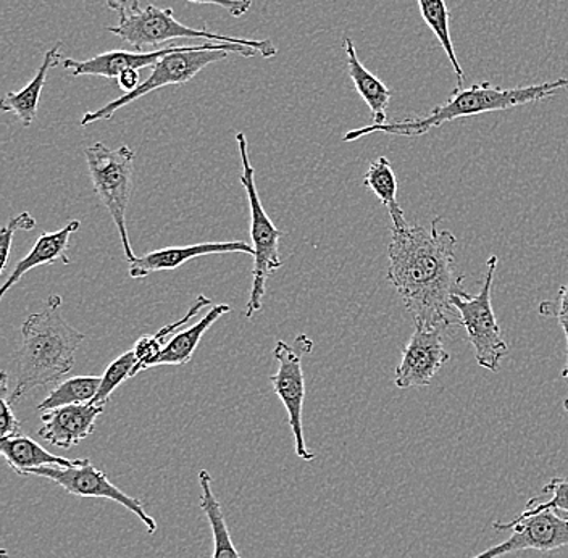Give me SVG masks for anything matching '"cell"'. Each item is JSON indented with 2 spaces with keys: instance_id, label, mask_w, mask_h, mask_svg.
<instances>
[{
  "instance_id": "6da1fadb",
  "label": "cell",
  "mask_w": 568,
  "mask_h": 558,
  "mask_svg": "<svg viewBox=\"0 0 568 558\" xmlns=\"http://www.w3.org/2000/svg\"><path fill=\"white\" fill-rule=\"evenodd\" d=\"M442 222L443 216H436L429 227L410 223L390 227L388 281L414 325L444 332L460 326L454 298L470 294L456 268L457 237L439 227Z\"/></svg>"
},
{
  "instance_id": "7a4b0ae2",
  "label": "cell",
  "mask_w": 568,
  "mask_h": 558,
  "mask_svg": "<svg viewBox=\"0 0 568 558\" xmlns=\"http://www.w3.org/2000/svg\"><path fill=\"white\" fill-rule=\"evenodd\" d=\"M62 305V297L53 294L45 302L44 311L24 319L23 341L16 355L17 384L9 396L12 405L36 387L57 386L73 369L74 355L87 334L65 322Z\"/></svg>"
},
{
  "instance_id": "3957f363",
  "label": "cell",
  "mask_w": 568,
  "mask_h": 558,
  "mask_svg": "<svg viewBox=\"0 0 568 558\" xmlns=\"http://www.w3.org/2000/svg\"><path fill=\"white\" fill-rule=\"evenodd\" d=\"M560 89H568V78L549 81V83L532 84V87L503 89L489 83L471 84L470 88L454 89L450 98L444 104L435 106L426 116L388 122L385 124H368L344 134V142L362 140L373 133L393 134V136L417 138L443 124L467 116L481 115L488 112H504L535 102L554 98Z\"/></svg>"
},
{
  "instance_id": "277c9868",
  "label": "cell",
  "mask_w": 568,
  "mask_h": 558,
  "mask_svg": "<svg viewBox=\"0 0 568 558\" xmlns=\"http://www.w3.org/2000/svg\"><path fill=\"white\" fill-rule=\"evenodd\" d=\"M231 53H240L244 57L258 55L257 51L244 45L236 44H220V42H205L201 45H186L183 51L169 53V55L160 59L154 67H152L151 74L148 80L142 81L140 88L134 89L133 92L120 95L115 101L109 102L101 109L92 110L81 119V126L87 128L89 124L102 122V120L113 119L116 112L123 106L133 104L140 101L144 95L158 91L165 87H183L190 83L191 80L212 63L225 60Z\"/></svg>"
},
{
  "instance_id": "5b68a950",
  "label": "cell",
  "mask_w": 568,
  "mask_h": 558,
  "mask_svg": "<svg viewBox=\"0 0 568 558\" xmlns=\"http://www.w3.org/2000/svg\"><path fill=\"white\" fill-rule=\"evenodd\" d=\"M106 31L119 35L138 51H142L144 48L162 49L160 45L173 41V39H205L207 42L254 49L262 59L266 60L273 59L278 53V49L270 39L233 38V35L190 28L176 20L172 9H159L155 6L145 7L136 16L120 21L116 27H106Z\"/></svg>"
},
{
  "instance_id": "8992f818",
  "label": "cell",
  "mask_w": 568,
  "mask_h": 558,
  "mask_svg": "<svg viewBox=\"0 0 568 558\" xmlns=\"http://www.w3.org/2000/svg\"><path fill=\"white\" fill-rule=\"evenodd\" d=\"M237 149H240L241 184L246 191L248 209H251V240L254 247V270H252L251 297L246 305V318H252L262 311L264 304L266 281L270 275L282 268L283 262L280 257V240L283 231L273 225L270 216L266 215L261 197H258L257 184H255V170L248 160L247 138L244 133H237Z\"/></svg>"
},
{
  "instance_id": "52a82bcc",
  "label": "cell",
  "mask_w": 568,
  "mask_h": 558,
  "mask_svg": "<svg viewBox=\"0 0 568 558\" xmlns=\"http://www.w3.org/2000/svg\"><path fill=\"white\" fill-rule=\"evenodd\" d=\"M89 176L99 201L112 216L119 231L124 257L128 263L136 261L130 236H128L126 210L133 190L134 152L128 145L110 149L104 142L91 145L84 151Z\"/></svg>"
},
{
  "instance_id": "ba28073f",
  "label": "cell",
  "mask_w": 568,
  "mask_h": 558,
  "mask_svg": "<svg viewBox=\"0 0 568 558\" xmlns=\"http://www.w3.org/2000/svg\"><path fill=\"white\" fill-rule=\"evenodd\" d=\"M499 258L491 255L486 262V275L477 296L454 298V308L460 316V326L467 332L468 341L475 352L479 367L489 372H499L500 362L509 354V346L493 308V283Z\"/></svg>"
},
{
  "instance_id": "9c48e42d",
  "label": "cell",
  "mask_w": 568,
  "mask_h": 558,
  "mask_svg": "<svg viewBox=\"0 0 568 558\" xmlns=\"http://www.w3.org/2000/svg\"><path fill=\"white\" fill-rule=\"evenodd\" d=\"M314 351V341L307 334H300L294 339L293 346L278 341L273 357L278 362V372L270 376L273 390L280 397L290 418L291 429L294 436V450L301 460L312 461L315 454L308 450L305 444L304 428H302V410H304L305 378L302 361L305 355Z\"/></svg>"
},
{
  "instance_id": "30bf717a",
  "label": "cell",
  "mask_w": 568,
  "mask_h": 558,
  "mask_svg": "<svg viewBox=\"0 0 568 558\" xmlns=\"http://www.w3.org/2000/svg\"><path fill=\"white\" fill-rule=\"evenodd\" d=\"M28 475L49 479L65 489L71 496L80 497V499H105L120 504L131 514L136 515L151 535L158 531V521L144 510L140 500L136 497L128 496L119 486L113 485L109 476L104 471L98 470L88 458H84L83 464L77 465V467L33 468L28 471Z\"/></svg>"
},
{
  "instance_id": "8fae6325",
  "label": "cell",
  "mask_w": 568,
  "mask_h": 558,
  "mask_svg": "<svg viewBox=\"0 0 568 558\" xmlns=\"http://www.w3.org/2000/svg\"><path fill=\"white\" fill-rule=\"evenodd\" d=\"M493 528L496 531H513V536L474 558H500L524 550L550 552L568 547V517L554 510L539 511L527 518L517 517L509 524L495 521Z\"/></svg>"
},
{
  "instance_id": "7c38bea8",
  "label": "cell",
  "mask_w": 568,
  "mask_h": 558,
  "mask_svg": "<svg viewBox=\"0 0 568 558\" xmlns=\"http://www.w3.org/2000/svg\"><path fill=\"white\" fill-rule=\"evenodd\" d=\"M449 358L443 343V329L415 325L394 373V384L397 389L429 386Z\"/></svg>"
},
{
  "instance_id": "4fadbf2b",
  "label": "cell",
  "mask_w": 568,
  "mask_h": 558,
  "mask_svg": "<svg viewBox=\"0 0 568 558\" xmlns=\"http://www.w3.org/2000/svg\"><path fill=\"white\" fill-rule=\"evenodd\" d=\"M215 254H246L254 257V247L243 241H225V243H202L184 245V247L160 248V251L149 252L131 262L130 276L133 280H144L154 273L173 272L193 258Z\"/></svg>"
},
{
  "instance_id": "5bb4252c",
  "label": "cell",
  "mask_w": 568,
  "mask_h": 558,
  "mask_svg": "<svg viewBox=\"0 0 568 558\" xmlns=\"http://www.w3.org/2000/svg\"><path fill=\"white\" fill-rule=\"evenodd\" d=\"M105 407L91 404L67 405L41 415L39 436L60 449H71L94 433L95 419Z\"/></svg>"
},
{
  "instance_id": "9a60e30c",
  "label": "cell",
  "mask_w": 568,
  "mask_h": 558,
  "mask_svg": "<svg viewBox=\"0 0 568 558\" xmlns=\"http://www.w3.org/2000/svg\"><path fill=\"white\" fill-rule=\"evenodd\" d=\"M186 45L170 44L169 48L155 49L152 52L109 51L99 53L88 60L63 59V67L71 77H102L113 80L126 70H142L154 67L169 53L183 51Z\"/></svg>"
},
{
  "instance_id": "2e32d148",
  "label": "cell",
  "mask_w": 568,
  "mask_h": 558,
  "mask_svg": "<svg viewBox=\"0 0 568 558\" xmlns=\"http://www.w3.org/2000/svg\"><path fill=\"white\" fill-rule=\"evenodd\" d=\"M81 227V222L73 220L69 225L62 227V230L55 231V233H44L39 236L36 241L34 247L31 248L30 254L27 257L21 258L13 268L10 278L3 283L2 290H0V298L6 296L13 286L27 275L31 270L38 268L42 265H53V263L62 262L65 265H70L69 257V244L70 236L77 233Z\"/></svg>"
},
{
  "instance_id": "e0dca14e",
  "label": "cell",
  "mask_w": 568,
  "mask_h": 558,
  "mask_svg": "<svg viewBox=\"0 0 568 558\" xmlns=\"http://www.w3.org/2000/svg\"><path fill=\"white\" fill-rule=\"evenodd\" d=\"M343 45L344 52H346L351 81L354 83L355 91L371 109L372 124L388 123V106L390 98H393V91L371 70L365 69L364 63L358 59L357 51H355L353 39L344 38Z\"/></svg>"
},
{
  "instance_id": "ac0fdd59",
  "label": "cell",
  "mask_w": 568,
  "mask_h": 558,
  "mask_svg": "<svg viewBox=\"0 0 568 558\" xmlns=\"http://www.w3.org/2000/svg\"><path fill=\"white\" fill-rule=\"evenodd\" d=\"M62 45V42H57L53 48L45 52L38 73L27 87L21 91L9 92L2 99L0 106H2L3 112L16 113L23 126L30 128L34 123L36 116H38L39 99H41L42 89L48 83L49 73L63 62Z\"/></svg>"
},
{
  "instance_id": "d6986e66",
  "label": "cell",
  "mask_w": 568,
  "mask_h": 558,
  "mask_svg": "<svg viewBox=\"0 0 568 558\" xmlns=\"http://www.w3.org/2000/svg\"><path fill=\"white\" fill-rule=\"evenodd\" d=\"M0 454L6 458L7 465L18 475H28L33 468L41 467H77L83 464L84 458L71 460L60 455L48 453L36 440L27 436L2 437L0 440Z\"/></svg>"
},
{
  "instance_id": "ffe728a7",
  "label": "cell",
  "mask_w": 568,
  "mask_h": 558,
  "mask_svg": "<svg viewBox=\"0 0 568 558\" xmlns=\"http://www.w3.org/2000/svg\"><path fill=\"white\" fill-rule=\"evenodd\" d=\"M231 307L229 304L213 305L209 314L204 318L199 319L190 328L180 332L166 343L163 351L160 352L159 357L151 362L149 369L155 367H163V365H170V367H183L187 365L193 358L195 349H197L199 343H201L202 336L212 328L213 323L216 319L222 318L223 315L230 314Z\"/></svg>"
},
{
  "instance_id": "44dd1931",
  "label": "cell",
  "mask_w": 568,
  "mask_h": 558,
  "mask_svg": "<svg viewBox=\"0 0 568 558\" xmlns=\"http://www.w3.org/2000/svg\"><path fill=\"white\" fill-rule=\"evenodd\" d=\"M199 485H201V508L211 524L213 536V556L212 558H243L234 547L231 539L229 525H226L225 515H223L222 504L212 489V476L207 470L199 471Z\"/></svg>"
},
{
  "instance_id": "7402d4cb",
  "label": "cell",
  "mask_w": 568,
  "mask_h": 558,
  "mask_svg": "<svg viewBox=\"0 0 568 558\" xmlns=\"http://www.w3.org/2000/svg\"><path fill=\"white\" fill-rule=\"evenodd\" d=\"M364 186L378 197V201L388 209L393 227L408 225L404 210L397 202V177L390 162L386 158L373 160L364 176Z\"/></svg>"
},
{
  "instance_id": "603a6c76",
  "label": "cell",
  "mask_w": 568,
  "mask_h": 558,
  "mask_svg": "<svg viewBox=\"0 0 568 558\" xmlns=\"http://www.w3.org/2000/svg\"><path fill=\"white\" fill-rule=\"evenodd\" d=\"M417 3L426 27L436 35L439 44H442L443 51L446 52L447 60H449L450 65H453L457 80L456 89L464 88V69H462L459 59H457L453 35H450V13L449 9H447L446 0H417Z\"/></svg>"
},
{
  "instance_id": "cb8c5ba5",
  "label": "cell",
  "mask_w": 568,
  "mask_h": 558,
  "mask_svg": "<svg viewBox=\"0 0 568 558\" xmlns=\"http://www.w3.org/2000/svg\"><path fill=\"white\" fill-rule=\"evenodd\" d=\"M207 305H212L211 298L202 296L201 294V296L195 298L194 304L191 305L190 311H187V314L184 315L183 318L163 326V328H160L155 334H151V336H142L141 339H138L133 347L134 355H136L138 358L136 375L140 372H144V369H149L151 362L159 357L160 352H162L163 347L169 343L166 339H169L170 334L175 333L178 328L190 323L191 319H193L202 308L207 307Z\"/></svg>"
},
{
  "instance_id": "d4e9b609",
  "label": "cell",
  "mask_w": 568,
  "mask_h": 558,
  "mask_svg": "<svg viewBox=\"0 0 568 558\" xmlns=\"http://www.w3.org/2000/svg\"><path fill=\"white\" fill-rule=\"evenodd\" d=\"M101 383L102 378L99 376H74L65 379L57 384L49 396L38 405L39 412L44 414L67 405L89 404L98 396Z\"/></svg>"
},
{
  "instance_id": "484cf974",
  "label": "cell",
  "mask_w": 568,
  "mask_h": 558,
  "mask_svg": "<svg viewBox=\"0 0 568 558\" xmlns=\"http://www.w3.org/2000/svg\"><path fill=\"white\" fill-rule=\"evenodd\" d=\"M138 358L133 349L124 352L119 358L106 367L104 376H102L101 387H99L98 396L92 399L91 404L105 407L106 402L112 397L113 390L122 386L126 379L136 376Z\"/></svg>"
},
{
  "instance_id": "4316f807",
  "label": "cell",
  "mask_w": 568,
  "mask_h": 558,
  "mask_svg": "<svg viewBox=\"0 0 568 558\" xmlns=\"http://www.w3.org/2000/svg\"><path fill=\"white\" fill-rule=\"evenodd\" d=\"M542 496H548V499L545 497L531 499L518 518L531 517V515L545 510H554L556 514L568 517V476L550 479L548 485L542 488Z\"/></svg>"
},
{
  "instance_id": "83f0119b",
  "label": "cell",
  "mask_w": 568,
  "mask_h": 558,
  "mask_svg": "<svg viewBox=\"0 0 568 558\" xmlns=\"http://www.w3.org/2000/svg\"><path fill=\"white\" fill-rule=\"evenodd\" d=\"M538 314L545 316V318H556L560 328H562L564 336H566L567 341L566 365H564L562 368V378L566 379L568 384V283L559 287V293H557L556 297L549 298V301H542L541 304H539ZM564 408H566L568 414V396L567 399L564 400Z\"/></svg>"
},
{
  "instance_id": "f1b7e54d",
  "label": "cell",
  "mask_w": 568,
  "mask_h": 558,
  "mask_svg": "<svg viewBox=\"0 0 568 558\" xmlns=\"http://www.w3.org/2000/svg\"><path fill=\"white\" fill-rule=\"evenodd\" d=\"M36 227V219L30 212L20 213L16 219L10 220L6 226L0 230V275L6 272L7 261H9L10 247H12L13 234L17 231H31Z\"/></svg>"
},
{
  "instance_id": "f546056e",
  "label": "cell",
  "mask_w": 568,
  "mask_h": 558,
  "mask_svg": "<svg viewBox=\"0 0 568 558\" xmlns=\"http://www.w3.org/2000/svg\"><path fill=\"white\" fill-rule=\"evenodd\" d=\"M9 375L2 372L0 378V436H21V423L13 414L12 402L9 399Z\"/></svg>"
},
{
  "instance_id": "4dcf8cb0",
  "label": "cell",
  "mask_w": 568,
  "mask_h": 558,
  "mask_svg": "<svg viewBox=\"0 0 568 558\" xmlns=\"http://www.w3.org/2000/svg\"><path fill=\"white\" fill-rule=\"evenodd\" d=\"M187 2L199 3V6L220 7V9L226 10L234 18L246 16L252 7V0H187Z\"/></svg>"
},
{
  "instance_id": "1f68e13d",
  "label": "cell",
  "mask_w": 568,
  "mask_h": 558,
  "mask_svg": "<svg viewBox=\"0 0 568 558\" xmlns=\"http://www.w3.org/2000/svg\"><path fill=\"white\" fill-rule=\"evenodd\" d=\"M106 9L119 13L120 21L141 12V0H105Z\"/></svg>"
},
{
  "instance_id": "d6a6232c",
  "label": "cell",
  "mask_w": 568,
  "mask_h": 558,
  "mask_svg": "<svg viewBox=\"0 0 568 558\" xmlns=\"http://www.w3.org/2000/svg\"><path fill=\"white\" fill-rule=\"evenodd\" d=\"M116 81H119V87L124 91V94L133 92L134 89L140 88V84L142 83L140 70L123 71V73L116 78Z\"/></svg>"
}]
</instances>
